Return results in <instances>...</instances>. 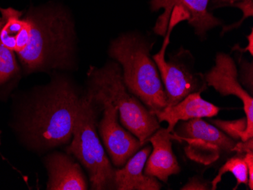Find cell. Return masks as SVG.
Masks as SVG:
<instances>
[{
  "mask_svg": "<svg viewBox=\"0 0 253 190\" xmlns=\"http://www.w3.org/2000/svg\"><path fill=\"white\" fill-rule=\"evenodd\" d=\"M49 172L47 190H86L87 183L81 166L69 156L55 153L46 160Z\"/></svg>",
  "mask_w": 253,
  "mask_h": 190,
  "instance_id": "obj_14",
  "label": "cell"
},
{
  "mask_svg": "<svg viewBox=\"0 0 253 190\" xmlns=\"http://www.w3.org/2000/svg\"><path fill=\"white\" fill-rule=\"evenodd\" d=\"M151 147L136 152L122 168L115 171L114 185L118 190H160L162 184L156 177L143 172Z\"/></svg>",
  "mask_w": 253,
  "mask_h": 190,
  "instance_id": "obj_13",
  "label": "cell"
},
{
  "mask_svg": "<svg viewBox=\"0 0 253 190\" xmlns=\"http://www.w3.org/2000/svg\"><path fill=\"white\" fill-rule=\"evenodd\" d=\"M19 71L15 52L0 42V84L12 79Z\"/></svg>",
  "mask_w": 253,
  "mask_h": 190,
  "instance_id": "obj_16",
  "label": "cell"
},
{
  "mask_svg": "<svg viewBox=\"0 0 253 190\" xmlns=\"http://www.w3.org/2000/svg\"><path fill=\"white\" fill-rule=\"evenodd\" d=\"M80 99L65 80L54 81L34 106L26 123L30 139L38 146L53 147L72 137Z\"/></svg>",
  "mask_w": 253,
  "mask_h": 190,
  "instance_id": "obj_3",
  "label": "cell"
},
{
  "mask_svg": "<svg viewBox=\"0 0 253 190\" xmlns=\"http://www.w3.org/2000/svg\"><path fill=\"white\" fill-rule=\"evenodd\" d=\"M227 172L231 173L237 180V185L233 190H237L239 186L241 184L248 186V167H247V164H246L244 158L235 156V157H233V158L227 160V162L220 168L218 174H217L215 178L211 181V190H215L217 189V184L221 182L223 175Z\"/></svg>",
  "mask_w": 253,
  "mask_h": 190,
  "instance_id": "obj_15",
  "label": "cell"
},
{
  "mask_svg": "<svg viewBox=\"0 0 253 190\" xmlns=\"http://www.w3.org/2000/svg\"><path fill=\"white\" fill-rule=\"evenodd\" d=\"M244 161L248 167L249 183L248 187L253 190V152L246 153L244 157Z\"/></svg>",
  "mask_w": 253,
  "mask_h": 190,
  "instance_id": "obj_22",
  "label": "cell"
},
{
  "mask_svg": "<svg viewBox=\"0 0 253 190\" xmlns=\"http://www.w3.org/2000/svg\"><path fill=\"white\" fill-rule=\"evenodd\" d=\"M220 108L210 102L206 101L201 96V93H193L186 96L177 104L166 106L155 113L159 123L167 122V130L170 133L174 130L178 122L187 121L194 118L211 117L217 115Z\"/></svg>",
  "mask_w": 253,
  "mask_h": 190,
  "instance_id": "obj_12",
  "label": "cell"
},
{
  "mask_svg": "<svg viewBox=\"0 0 253 190\" xmlns=\"http://www.w3.org/2000/svg\"><path fill=\"white\" fill-rule=\"evenodd\" d=\"M204 75L208 86H212L221 96H235L242 101L247 127L244 141L253 137V99L239 80V74L234 59L226 53L216 55L215 65Z\"/></svg>",
  "mask_w": 253,
  "mask_h": 190,
  "instance_id": "obj_10",
  "label": "cell"
},
{
  "mask_svg": "<svg viewBox=\"0 0 253 190\" xmlns=\"http://www.w3.org/2000/svg\"><path fill=\"white\" fill-rule=\"evenodd\" d=\"M96 103L89 93L80 99L75 118L73 140L67 148L89 174L91 188L102 190L115 189V170L105 153L96 132Z\"/></svg>",
  "mask_w": 253,
  "mask_h": 190,
  "instance_id": "obj_5",
  "label": "cell"
},
{
  "mask_svg": "<svg viewBox=\"0 0 253 190\" xmlns=\"http://www.w3.org/2000/svg\"><path fill=\"white\" fill-rule=\"evenodd\" d=\"M171 133L167 129L156 130L148 141L153 146V152L148 157L144 173L167 183L169 177L180 173V167L177 157L172 150Z\"/></svg>",
  "mask_w": 253,
  "mask_h": 190,
  "instance_id": "obj_11",
  "label": "cell"
},
{
  "mask_svg": "<svg viewBox=\"0 0 253 190\" xmlns=\"http://www.w3.org/2000/svg\"><path fill=\"white\" fill-rule=\"evenodd\" d=\"M244 0H210L209 3V10L214 9L221 7L232 6L237 2H242Z\"/></svg>",
  "mask_w": 253,
  "mask_h": 190,
  "instance_id": "obj_23",
  "label": "cell"
},
{
  "mask_svg": "<svg viewBox=\"0 0 253 190\" xmlns=\"http://www.w3.org/2000/svg\"><path fill=\"white\" fill-rule=\"evenodd\" d=\"M171 137L173 140L186 142L187 157L204 165L215 162L221 154L232 152L237 143L222 130L202 118L180 123L172 131Z\"/></svg>",
  "mask_w": 253,
  "mask_h": 190,
  "instance_id": "obj_6",
  "label": "cell"
},
{
  "mask_svg": "<svg viewBox=\"0 0 253 190\" xmlns=\"http://www.w3.org/2000/svg\"><path fill=\"white\" fill-rule=\"evenodd\" d=\"M240 64V76L239 78L241 85L247 86V89L250 88V92L253 94V62L249 63L247 61L244 60L243 57L239 59Z\"/></svg>",
  "mask_w": 253,
  "mask_h": 190,
  "instance_id": "obj_19",
  "label": "cell"
},
{
  "mask_svg": "<svg viewBox=\"0 0 253 190\" xmlns=\"http://www.w3.org/2000/svg\"><path fill=\"white\" fill-rule=\"evenodd\" d=\"M182 190H211L207 182H204L197 177H193L189 180L187 184L181 187Z\"/></svg>",
  "mask_w": 253,
  "mask_h": 190,
  "instance_id": "obj_20",
  "label": "cell"
},
{
  "mask_svg": "<svg viewBox=\"0 0 253 190\" xmlns=\"http://www.w3.org/2000/svg\"><path fill=\"white\" fill-rule=\"evenodd\" d=\"M193 61L190 51L181 48L159 69L167 96L166 106H174L190 93H202L208 87L204 75L195 72Z\"/></svg>",
  "mask_w": 253,
  "mask_h": 190,
  "instance_id": "obj_8",
  "label": "cell"
},
{
  "mask_svg": "<svg viewBox=\"0 0 253 190\" xmlns=\"http://www.w3.org/2000/svg\"><path fill=\"white\" fill-rule=\"evenodd\" d=\"M233 152H237V153H240V154L253 152V138L249 139L246 141L236 143L235 147L233 149Z\"/></svg>",
  "mask_w": 253,
  "mask_h": 190,
  "instance_id": "obj_21",
  "label": "cell"
},
{
  "mask_svg": "<svg viewBox=\"0 0 253 190\" xmlns=\"http://www.w3.org/2000/svg\"><path fill=\"white\" fill-rule=\"evenodd\" d=\"M211 122L233 140L240 139L241 141H244L247 127L246 117L235 120H211Z\"/></svg>",
  "mask_w": 253,
  "mask_h": 190,
  "instance_id": "obj_17",
  "label": "cell"
},
{
  "mask_svg": "<svg viewBox=\"0 0 253 190\" xmlns=\"http://www.w3.org/2000/svg\"><path fill=\"white\" fill-rule=\"evenodd\" d=\"M87 76L89 89L106 96L118 108L122 124L144 146L160 128V123L126 89L119 64L108 62L100 69L90 67Z\"/></svg>",
  "mask_w": 253,
  "mask_h": 190,
  "instance_id": "obj_4",
  "label": "cell"
},
{
  "mask_svg": "<svg viewBox=\"0 0 253 190\" xmlns=\"http://www.w3.org/2000/svg\"><path fill=\"white\" fill-rule=\"evenodd\" d=\"M0 134H1V131H0Z\"/></svg>",
  "mask_w": 253,
  "mask_h": 190,
  "instance_id": "obj_25",
  "label": "cell"
},
{
  "mask_svg": "<svg viewBox=\"0 0 253 190\" xmlns=\"http://www.w3.org/2000/svg\"><path fill=\"white\" fill-rule=\"evenodd\" d=\"M247 39H248V45L247 47L242 49L240 47L239 44H236L235 46L233 47L232 51H239L241 53H244V52H250V55H253V29H252L251 33L249 36L247 37Z\"/></svg>",
  "mask_w": 253,
  "mask_h": 190,
  "instance_id": "obj_24",
  "label": "cell"
},
{
  "mask_svg": "<svg viewBox=\"0 0 253 190\" xmlns=\"http://www.w3.org/2000/svg\"><path fill=\"white\" fill-rule=\"evenodd\" d=\"M232 7L240 8L242 11L243 15H243V18H241V20L237 22V23L228 25V26H223L221 36H223L225 33L231 31V30L238 28L240 25H242L246 18H250V17H252L253 15V0H244L242 2H239L234 4Z\"/></svg>",
  "mask_w": 253,
  "mask_h": 190,
  "instance_id": "obj_18",
  "label": "cell"
},
{
  "mask_svg": "<svg viewBox=\"0 0 253 190\" xmlns=\"http://www.w3.org/2000/svg\"><path fill=\"white\" fill-rule=\"evenodd\" d=\"M210 0H150L153 12L164 9L163 15L158 18L154 32L166 36L169 21L174 8L183 11L187 16V23L194 29L200 39H206L210 30L221 25V21L209 10Z\"/></svg>",
  "mask_w": 253,
  "mask_h": 190,
  "instance_id": "obj_9",
  "label": "cell"
},
{
  "mask_svg": "<svg viewBox=\"0 0 253 190\" xmlns=\"http://www.w3.org/2000/svg\"><path fill=\"white\" fill-rule=\"evenodd\" d=\"M25 18L26 44L17 55L27 73L69 68L75 31L67 12L59 7H42L31 10Z\"/></svg>",
  "mask_w": 253,
  "mask_h": 190,
  "instance_id": "obj_1",
  "label": "cell"
},
{
  "mask_svg": "<svg viewBox=\"0 0 253 190\" xmlns=\"http://www.w3.org/2000/svg\"><path fill=\"white\" fill-rule=\"evenodd\" d=\"M144 38L125 34L111 42L109 55L122 67L126 89L155 114L167 106V96L156 62L153 46Z\"/></svg>",
  "mask_w": 253,
  "mask_h": 190,
  "instance_id": "obj_2",
  "label": "cell"
},
{
  "mask_svg": "<svg viewBox=\"0 0 253 190\" xmlns=\"http://www.w3.org/2000/svg\"><path fill=\"white\" fill-rule=\"evenodd\" d=\"M88 93L104 109L99 123V133L112 163L116 167H123L143 145L119 124L118 108L109 99L89 88Z\"/></svg>",
  "mask_w": 253,
  "mask_h": 190,
  "instance_id": "obj_7",
  "label": "cell"
}]
</instances>
